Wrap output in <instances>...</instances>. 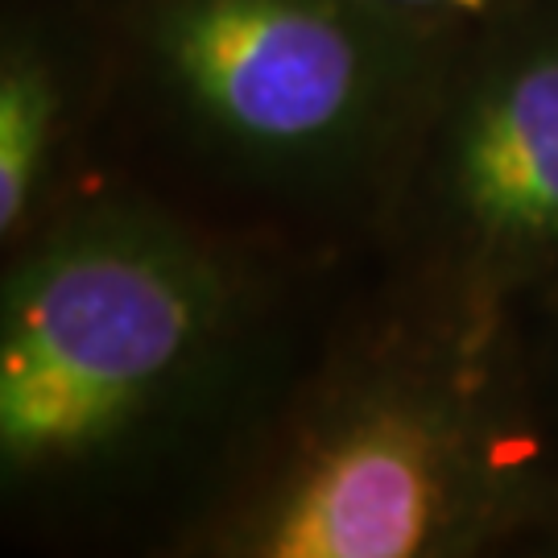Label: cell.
Returning <instances> with one entry per match:
<instances>
[{"mask_svg":"<svg viewBox=\"0 0 558 558\" xmlns=\"http://www.w3.org/2000/svg\"><path fill=\"white\" fill-rule=\"evenodd\" d=\"M315 269L137 179L92 182L4 253V513L83 530L174 493V518L315 339Z\"/></svg>","mask_w":558,"mask_h":558,"instance_id":"obj_1","label":"cell"},{"mask_svg":"<svg viewBox=\"0 0 558 558\" xmlns=\"http://www.w3.org/2000/svg\"><path fill=\"white\" fill-rule=\"evenodd\" d=\"M174 558L558 555V451L518 311L377 269L158 530Z\"/></svg>","mask_w":558,"mask_h":558,"instance_id":"obj_2","label":"cell"},{"mask_svg":"<svg viewBox=\"0 0 558 558\" xmlns=\"http://www.w3.org/2000/svg\"><path fill=\"white\" fill-rule=\"evenodd\" d=\"M112 112L211 220L323 260L373 244L459 38L373 0H104Z\"/></svg>","mask_w":558,"mask_h":558,"instance_id":"obj_3","label":"cell"},{"mask_svg":"<svg viewBox=\"0 0 558 558\" xmlns=\"http://www.w3.org/2000/svg\"><path fill=\"white\" fill-rule=\"evenodd\" d=\"M368 248L472 311L509 315L558 281V0L456 41Z\"/></svg>","mask_w":558,"mask_h":558,"instance_id":"obj_4","label":"cell"},{"mask_svg":"<svg viewBox=\"0 0 558 558\" xmlns=\"http://www.w3.org/2000/svg\"><path fill=\"white\" fill-rule=\"evenodd\" d=\"M112 112L104 0H21L0 21V248H17L92 186Z\"/></svg>","mask_w":558,"mask_h":558,"instance_id":"obj_5","label":"cell"},{"mask_svg":"<svg viewBox=\"0 0 558 558\" xmlns=\"http://www.w3.org/2000/svg\"><path fill=\"white\" fill-rule=\"evenodd\" d=\"M518 327L530 380L538 393V410L550 426V439L558 451V281H550L525 306H518Z\"/></svg>","mask_w":558,"mask_h":558,"instance_id":"obj_6","label":"cell"},{"mask_svg":"<svg viewBox=\"0 0 558 558\" xmlns=\"http://www.w3.org/2000/svg\"><path fill=\"white\" fill-rule=\"evenodd\" d=\"M373 4L418 25V29H430L442 38H463V34H476L493 21L513 17L538 0H373Z\"/></svg>","mask_w":558,"mask_h":558,"instance_id":"obj_7","label":"cell"}]
</instances>
